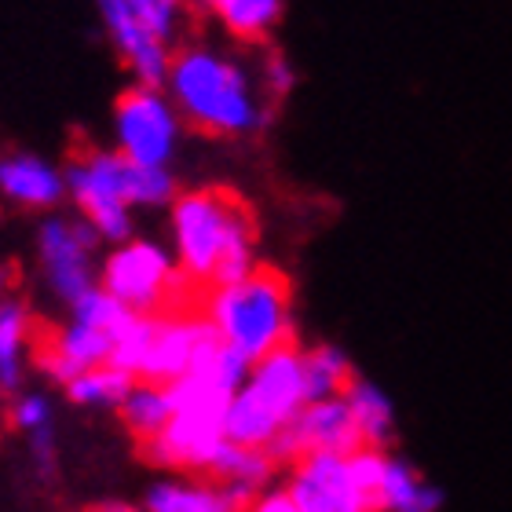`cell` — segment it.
I'll return each instance as SVG.
<instances>
[{"label":"cell","instance_id":"1","mask_svg":"<svg viewBox=\"0 0 512 512\" xmlns=\"http://www.w3.org/2000/svg\"><path fill=\"white\" fill-rule=\"evenodd\" d=\"M249 366L253 359L216 341L187 374L165 384L172 399V417L161 432L143 439V454L161 469L205 472L213 450L224 443L227 406L249 377Z\"/></svg>","mask_w":512,"mask_h":512},{"label":"cell","instance_id":"2","mask_svg":"<svg viewBox=\"0 0 512 512\" xmlns=\"http://www.w3.org/2000/svg\"><path fill=\"white\" fill-rule=\"evenodd\" d=\"M165 96L180 114V121L202 136L242 139L256 136L267 125V99L260 85L235 55L213 44H183L172 48Z\"/></svg>","mask_w":512,"mask_h":512},{"label":"cell","instance_id":"3","mask_svg":"<svg viewBox=\"0 0 512 512\" xmlns=\"http://www.w3.org/2000/svg\"><path fill=\"white\" fill-rule=\"evenodd\" d=\"M172 246L187 282L224 286L256 267V220L235 191L205 187L172 198Z\"/></svg>","mask_w":512,"mask_h":512},{"label":"cell","instance_id":"4","mask_svg":"<svg viewBox=\"0 0 512 512\" xmlns=\"http://www.w3.org/2000/svg\"><path fill=\"white\" fill-rule=\"evenodd\" d=\"M202 315L213 322L216 337L227 348L242 352L253 363L293 341V289L278 267L256 264L235 282L209 286Z\"/></svg>","mask_w":512,"mask_h":512},{"label":"cell","instance_id":"5","mask_svg":"<svg viewBox=\"0 0 512 512\" xmlns=\"http://www.w3.org/2000/svg\"><path fill=\"white\" fill-rule=\"evenodd\" d=\"M300 406H304V366H300V348L289 341L249 366V377L227 406L224 436L246 447H267L297 417Z\"/></svg>","mask_w":512,"mask_h":512},{"label":"cell","instance_id":"6","mask_svg":"<svg viewBox=\"0 0 512 512\" xmlns=\"http://www.w3.org/2000/svg\"><path fill=\"white\" fill-rule=\"evenodd\" d=\"M110 41L139 85H165L172 44L180 37L187 0H96Z\"/></svg>","mask_w":512,"mask_h":512},{"label":"cell","instance_id":"7","mask_svg":"<svg viewBox=\"0 0 512 512\" xmlns=\"http://www.w3.org/2000/svg\"><path fill=\"white\" fill-rule=\"evenodd\" d=\"M180 278V264L165 246L147 238H125L107 256V264L99 271V286L139 315H158V311H169L172 297L180 293Z\"/></svg>","mask_w":512,"mask_h":512},{"label":"cell","instance_id":"8","mask_svg":"<svg viewBox=\"0 0 512 512\" xmlns=\"http://www.w3.org/2000/svg\"><path fill=\"white\" fill-rule=\"evenodd\" d=\"M183 121L158 85H132L114 103V139L118 154L139 165H169L180 147Z\"/></svg>","mask_w":512,"mask_h":512},{"label":"cell","instance_id":"9","mask_svg":"<svg viewBox=\"0 0 512 512\" xmlns=\"http://www.w3.org/2000/svg\"><path fill=\"white\" fill-rule=\"evenodd\" d=\"M125 154L118 150H85L66 169V191L99 238L125 242L132 238V205L125 198Z\"/></svg>","mask_w":512,"mask_h":512},{"label":"cell","instance_id":"10","mask_svg":"<svg viewBox=\"0 0 512 512\" xmlns=\"http://www.w3.org/2000/svg\"><path fill=\"white\" fill-rule=\"evenodd\" d=\"M363 443L359 439V428H355L352 406L341 395H330V399H319V403H304L297 410V417L289 421L282 432H278L271 443H267V454L275 461H293L311 454V450H337V454H348Z\"/></svg>","mask_w":512,"mask_h":512},{"label":"cell","instance_id":"11","mask_svg":"<svg viewBox=\"0 0 512 512\" xmlns=\"http://www.w3.org/2000/svg\"><path fill=\"white\" fill-rule=\"evenodd\" d=\"M220 341L213 322L205 315H187V311H158L154 315V333H150L147 355L139 363V381L172 384L183 377L213 344Z\"/></svg>","mask_w":512,"mask_h":512},{"label":"cell","instance_id":"12","mask_svg":"<svg viewBox=\"0 0 512 512\" xmlns=\"http://www.w3.org/2000/svg\"><path fill=\"white\" fill-rule=\"evenodd\" d=\"M96 242L99 235L88 220H48L37 235L44 275L66 304H74L81 293L96 286V275H92Z\"/></svg>","mask_w":512,"mask_h":512},{"label":"cell","instance_id":"13","mask_svg":"<svg viewBox=\"0 0 512 512\" xmlns=\"http://www.w3.org/2000/svg\"><path fill=\"white\" fill-rule=\"evenodd\" d=\"M286 491L300 512H366L348 480V461L337 450H311L293 461Z\"/></svg>","mask_w":512,"mask_h":512},{"label":"cell","instance_id":"14","mask_svg":"<svg viewBox=\"0 0 512 512\" xmlns=\"http://www.w3.org/2000/svg\"><path fill=\"white\" fill-rule=\"evenodd\" d=\"M110 352H114V333L99 330L92 322L74 319L66 330H59L52 341L41 344L37 352V363L44 366V374L55 377V381H74L77 374H85L92 366L110 363Z\"/></svg>","mask_w":512,"mask_h":512},{"label":"cell","instance_id":"15","mask_svg":"<svg viewBox=\"0 0 512 512\" xmlns=\"http://www.w3.org/2000/svg\"><path fill=\"white\" fill-rule=\"evenodd\" d=\"M271 469H275V458L264 447H246V443H235V439L224 436V443L213 450V458L205 465V476L224 483L227 494L246 509L256 494L267 487Z\"/></svg>","mask_w":512,"mask_h":512},{"label":"cell","instance_id":"16","mask_svg":"<svg viewBox=\"0 0 512 512\" xmlns=\"http://www.w3.org/2000/svg\"><path fill=\"white\" fill-rule=\"evenodd\" d=\"M242 44H260L278 30L286 15V0H187Z\"/></svg>","mask_w":512,"mask_h":512},{"label":"cell","instance_id":"17","mask_svg":"<svg viewBox=\"0 0 512 512\" xmlns=\"http://www.w3.org/2000/svg\"><path fill=\"white\" fill-rule=\"evenodd\" d=\"M0 191L11 202L30 205V209H52L66 194V180L48 161L33 154H11V158H0Z\"/></svg>","mask_w":512,"mask_h":512},{"label":"cell","instance_id":"18","mask_svg":"<svg viewBox=\"0 0 512 512\" xmlns=\"http://www.w3.org/2000/svg\"><path fill=\"white\" fill-rule=\"evenodd\" d=\"M147 512H246L216 480H161L147 491Z\"/></svg>","mask_w":512,"mask_h":512},{"label":"cell","instance_id":"19","mask_svg":"<svg viewBox=\"0 0 512 512\" xmlns=\"http://www.w3.org/2000/svg\"><path fill=\"white\" fill-rule=\"evenodd\" d=\"M439 505H443V491L421 480V472L406 458L388 454L377 512H439Z\"/></svg>","mask_w":512,"mask_h":512},{"label":"cell","instance_id":"20","mask_svg":"<svg viewBox=\"0 0 512 512\" xmlns=\"http://www.w3.org/2000/svg\"><path fill=\"white\" fill-rule=\"evenodd\" d=\"M344 399L352 406L355 428H359V439L366 447H388L395 436V406L381 384L352 377L344 388Z\"/></svg>","mask_w":512,"mask_h":512},{"label":"cell","instance_id":"21","mask_svg":"<svg viewBox=\"0 0 512 512\" xmlns=\"http://www.w3.org/2000/svg\"><path fill=\"white\" fill-rule=\"evenodd\" d=\"M304 366V403H319L330 395H341L352 381V363L341 348L333 344H315L308 352H300Z\"/></svg>","mask_w":512,"mask_h":512},{"label":"cell","instance_id":"22","mask_svg":"<svg viewBox=\"0 0 512 512\" xmlns=\"http://www.w3.org/2000/svg\"><path fill=\"white\" fill-rule=\"evenodd\" d=\"M125 425L136 432L139 439H150L154 432L165 428V421L172 417V399L165 384L154 381H136L128 388V395L118 403Z\"/></svg>","mask_w":512,"mask_h":512},{"label":"cell","instance_id":"23","mask_svg":"<svg viewBox=\"0 0 512 512\" xmlns=\"http://www.w3.org/2000/svg\"><path fill=\"white\" fill-rule=\"evenodd\" d=\"M30 341V315L19 300H0V388H15L22 377V352Z\"/></svg>","mask_w":512,"mask_h":512},{"label":"cell","instance_id":"24","mask_svg":"<svg viewBox=\"0 0 512 512\" xmlns=\"http://www.w3.org/2000/svg\"><path fill=\"white\" fill-rule=\"evenodd\" d=\"M132 384H136V377L128 374V370H121L114 363H103L85 370V374H77L74 381H66V392L81 406H118Z\"/></svg>","mask_w":512,"mask_h":512},{"label":"cell","instance_id":"25","mask_svg":"<svg viewBox=\"0 0 512 512\" xmlns=\"http://www.w3.org/2000/svg\"><path fill=\"white\" fill-rule=\"evenodd\" d=\"M125 198L132 209H136V205H143V209L172 205V198H176V180H172L169 165H139V161H128L125 165Z\"/></svg>","mask_w":512,"mask_h":512},{"label":"cell","instance_id":"26","mask_svg":"<svg viewBox=\"0 0 512 512\" xmlns=\"http://www.w3.org/2000/svg\"><path fill=\"white\" fill-rule=\"evenodd\" d=\"M348 461V480H352L359 502L366 505V512H377V498H381V480H384V465H388V454L384 447H366L359 443L355 450L344 454Z\"/></svg>","mask_w":512,"mask_h":512},{"label":"cell","instance_id":"27","mask_svg":"<svg viewBox=\"0 0 512 512\" xmlns=\"http://www.w3.org/2000/svg\"><path fill=\"white\" fill-rule=\"evenodd\" d=\"M150 333H154V315H132L118 330L114 337V352H110V363L128 370V374L136 377L139 374V363H143V355H147V344H150Z\"/></svg>","mask_w":512,"mask_h":512},{"label":"cell","instance_id":"28","mask_svg":"<svg viewBox=\"0 0 512 512\" xmlns=\"http://www.w3.org/2000/svg\"><path fill=\"white\" fill-rule=\"evenodd\" d=\"M260 92H264L267 103H278V99H286L297 85V74H293V66L286 63V55L271 52L264 59V70H260Z\"/></svg>","mask_w":512,"mask_h":512},{"label":"cell","instance_id":"29","mask_svg":"<svg viewBox=\"0 0 512 512\" xmlns=\"http://www.w3.org/2000/svg\"><path fill=\"white\" fill-rule=\"evenodd\" d=\"M15 425L26 428V432L52 425V410H48V399H41V395H26V399H19V403H15Z\"/></svg>","mask_w":512,"mask_h":512},{"label":"cell","instance_id":"30","mask_svg":"<svg viewBox=\"0 0 512 512\" xmlns=\"http://www.w3.org/2000/svg\"><path fill=\"white\" fill-rule=\"evenodd\" d=\"M246 512H300V509H297V502L289 498L286 487H271V491L264 487V494H256L253 502L246 505Z\"/></svg>","mask_w":512,"mask_h":512},{"label":"cell","instance_id":"31","mask_svg":"<svg viewBox=\"0 0 512 512\" xmlns=\"http://www.w3.org/2000/svg\"><path fill=\"white\" fill-rule=\"evenodd\" d=\"M33 439V458H37V465H41V472L52 469V461H55V439H52V428L44 425V428H33L30 432Z\"/></svg>","mask_w":512,"mask_h":512},{"label":"cell","instance_id":"32","mask_svg":"<svg viewBox=\"0 0 512 512\" xmlns=\"http://www.w3.org/2000/svg\"><path fill=\"white\" fill-rule=\"evenodd\" d=\"M96 512H132L128 505H121V502H107V505H99Z\"/></svg>","mask_w":512,"mask_h":512},{"label":"cell","instance_id":"33","mask_svg":"<svg viewBox=\"0 0 512 512\" xmlns=\"http://www.w3.org/2000/svg\"><path fill=\"white\" fill-rule=\"evenodd\" d=\"M4 282H8V271H0V300H4Z\"/></svg>","mask_w":512,"mask_h":512}]
</instances>
